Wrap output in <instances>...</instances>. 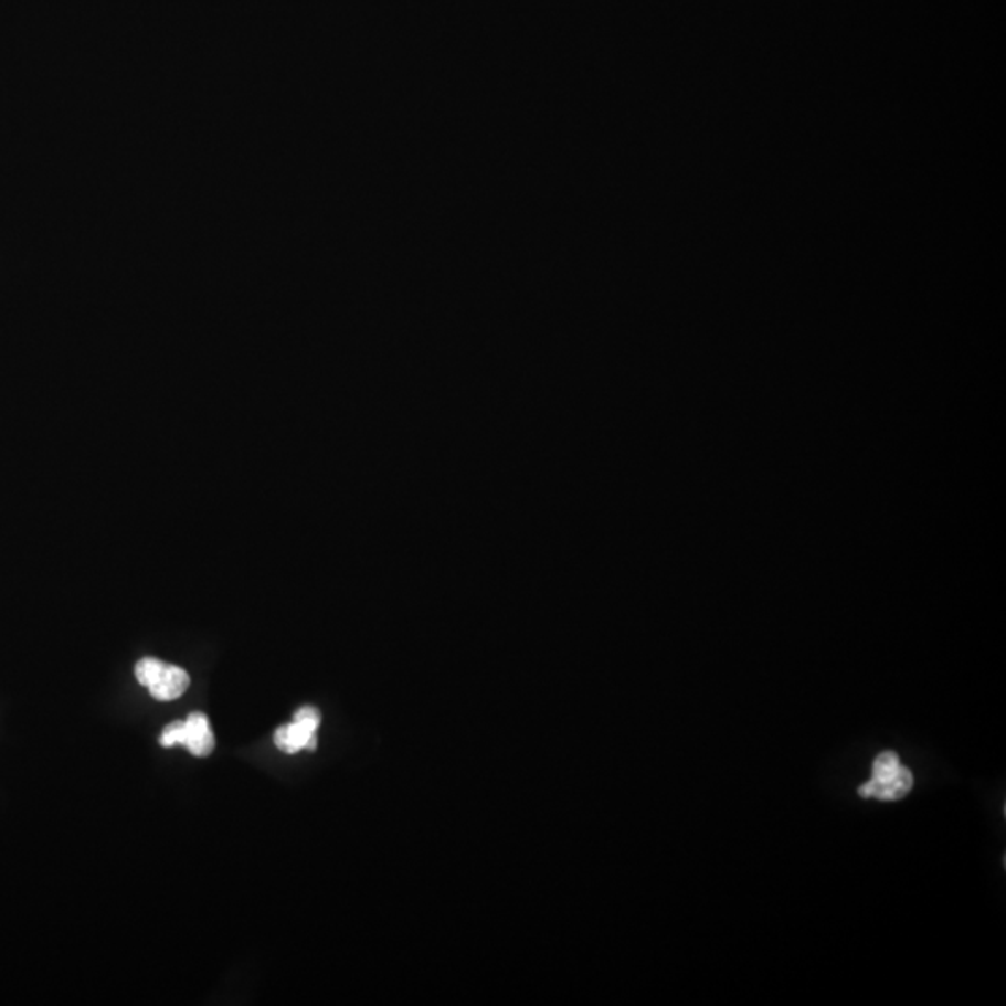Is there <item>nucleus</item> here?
I'll list each match as a JSON object with an SVG mask.
<instances>
[{
  "instance_id": "nucleus-1",
  "label": "nucleus",
  "mask_w": 1006,
  "mask_h": 1006,
  "mask_svg": "<svg viewBox=\"0 0 1006 1006\" xmlns=\"http://www.w3.org/2000/svg\"><path fill=\"white\" fill-rule=\"evenodd\" d=\"M911 788L913 774L900 762L899 753L883 751L875 759L872 777L859 786L858 794L861 798L899 802L910 794Z\"/></svg>"
},
{
  "instance_id": "nucleus-2",
  "label": "nucleus",
  "mask_w": 1006,
  "mask_h": 1006,
  "mask_svg": "<svg viewBox=\"0 0 1006 1006\" xmlns=\"http://www.w3.org/2000/svg\"><path fill=\"white\" fill-rule=\"evenodd\" d=\"M317 729H319V723H314V721L293 720L289 726L278 727L274 731V744L286 753L316 750Z\"/></svg>"
},
{
  "instance_id": "nucleus-3",
  "label": "nucleus",
  "mask_w": 1006,
  "mask_h": 1006,
  "mask_svg": "<svg viewBox=\"0 0 1006 1006\" xmlns=\"http://www.w3.org/2000/svg\"><path fill=\"white\" fill-rule=\"evenodd\" d=\"M186 727L187 750L197 756L211 755L213 750H215V737H213V731H211L208 716L202 714V712H192V714L187 716Z\"/></svg>"
},
{
  "instance_id": "nucleus-4",
  "label": "nucleus",
  "mask_w": 1006,
  "mask_h": 1006,
  "mask_svg": "<svg viewBox=\"0 0 1006 1006\" xmlns=\"http://www.w3.org/2000/svg\"><path fill=\"white\" fill-rule=\"evenodd\" d=\"M191 685V677L183 667L165 666L161 675L157 677L156 682L149 686L148 690L157 701H173L186 693L187 688Z\"/></svg>"
},
{
  "instance_id": "nucleus-5",
  "label": "nucleus",
  "mask_w": 1006,
  "mask_h": 1006,
  "mask_svg": "<svg viewBox=\"0 0 1006 1006\" xmlns=\"http://www.w3.org/2000/svg\"><path fill=\"white\" fill-rule=\"evenodd\" d=\"M165 661L157 660V658H142L138 661L137 667H135V675H137V680L140 685L149 686L156 682L157 677L161 675L162 669H165Z\"/></svg>"
},
{
  "instance_id": "nucleus-6",
  "label": "nucleus",
  "mask_w": 1006,
  "mask_h": 1006,
  "mask_svg": "<svg viewBox=\"0 0 1006 1006\" xmlns=\"http://www.w3.org/2000/svg\"><path fill=\"white\" fill-rule=\"evenodd\" d=\"M186 742H187L186 720L173 721V723H170V726L165 727V731H162V734H161L162 748H173V745H183V748H186Z\"/></svg>"
},
{
  "instance_id": "nucleus-7",
  "label": "nucleus",
  "mask_w": 1006,
  "mask_h": 1006,
  "mask_svg": "<svg viewBox=\"0 0 1006 1006\" xmlns=\"http://www.w3.org/2000/svg\"><path fill=\"white\" fill-rule=\"evenodd\" d=\"M295 720L321 723V714H319V710L314 709V707H303V709H298L297 712H295Z\"/></svg>"
}]
</instances>
